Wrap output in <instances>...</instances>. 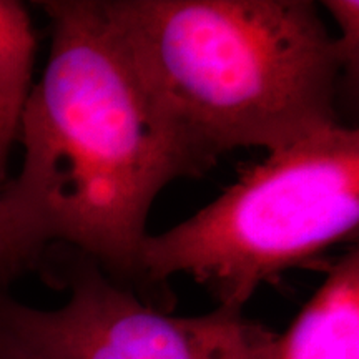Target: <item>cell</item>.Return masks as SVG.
<instances>
[{
	"label": "cell",
	"mask_w": 359,
	"mask_h": 359,
	"mask_svg": "<svg viewBox=\"0 0 359 359\" xmlns=\"http://www.w3.org/2000/svg\"><path fill=\"white\" fill-rule=\"evenodd\" d=\"M50 55L22 114L20 173L2 188L37 257L75 246L122 276L138 275L147 218L173 180L206 168L165 122L100 0H43Z\"/></svg>",
	"instance_id": "obj_1"
},
{
	"label": "cell",
	"mask_w": 359,
	"mask_h": 359,
	"mask_svg": "<svg viewBox=\"0 0 359 359\" xmlns=\"http://www.w3.org/2000/svg\"><path fill=\"white\" fill-rule=\"evenodd\" d=\"M175 133L206 168L339 123L341 65L309 0H100Z\"/></svg>",
	"instance_id": "obj_2"
},
{
	"label": "cell",
	"mask_w": 359,
	"mask_h": 359,
	"mask_svg": "<svg viewBox=\"0 0 359 359\" xmlns=\"http://www.w3.org/2000/svg\"><path fill=\"white\" fill-rule=\"evenodd\" d=\"M358 226L359 130L338 123L269 151L193 217L148 235L138 276H190L243 311L262 283L353 241Z\"/></svg>",
	"instance_id": "obj_3"
},
{
	"label": "cell",
	"mask_w": 359,
	"mask_h": 359,
	"mask_svg": "<svg viewBox=\"0 0 359 359\" xmlns=\"http://www.w3.org/2000/svg\"><path fill=\"white\" fill-rule=\"evenodd\" d=\"M67 288L69 299L55 309L0 290V341L24 359H248L251 321L240 309L173 316L90 259L67 273Z\"/></svg>",
	"instance_id": "obj_4"
},
{
	"label": "cell",
	"mask_w": 359,
	"mask_h": 359,
	"mask_svg": "<svg viewBox=\"0 0 359 359\" xmlns=\"http://www.w3.org/2000/svg\"><path fill=\"white\" fill-rule=\"evenodd\" d=\"M325 273L285 333L251 321L248 359H359V250H349Z\"/></svg>",
	"instance_id": "obj_5"
},
{
	"label": "cell",
	"mask_w": 359,
	"mask_h": 359,
	"mask_svg": "<svg viewBox=\"0 0 359 359\" xmlns=\"http://www.w3.org/2000/svg\"><path fill=\"white\" fill-rule=\"evenodd\" d=\"M35 34L20 2L0 0V187L32 92Z\"/></svg>",
	"instance_id": "obj_6"
},
{
	"label": "cell",
	"mask_w": 359,
	"mask_h": 359,
	"mask_svg": "<svg viewBox=\"0 0 359 359\" xmlns=\"http://www.w3.org/2000/svg\"><path fill=\"white\" fill-rule=\"evenodd\" d=\"M323 7L339 29L334 47L341 65V79L356 83L359 74V2L358 0H325Z\"/></svg>",
	"instance_id": "obj_7"
},
{
	"label": "cell",
	"mask_w": 359,
	"mask_h": 359,
	"mask_svg": "<svg viewBox=\"0 0 359 359\" xmlns=\"http://www.w3.org/2000/svg\"><path fill=\"white\" fill-rule=\"evenodd\" d=\"M32 259H35V255L27 248L17 228L13 226L0 187V290L4 283L29 266Z\"/></svg>",
	"instance_id": "obj_8"
},
{
	"label": "cell",
	"mask_w": 359,
	"mask_h": 359,
	"mask_svg": "<svg viewBox=\"0 0 359 359\" xmlns=\"http://www.w3.org/2000/svg\"><path fill=\"white\" fill-rule=\"evenodd\" d=\"M0 359H24L19 353L13 351L12 348H8L4 341H0Z\"/></svg>",
	"instance_id": "obj_9"
}]
</instances>
